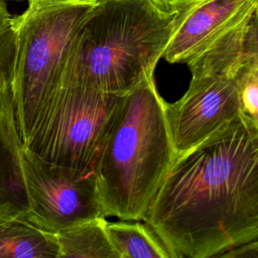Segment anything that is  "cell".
I'll use <instances>...</instances> for the list:
<instances>
[{"label":"cell","mask_w":258,"mask_h":258,"mask_svg":"<svg viewBox=\"0 0 258 258\" xmlns=\"http://www.w3.org/2000/svg\"><path fill=\"white\" fill-rule=\"evenodd\" d=\"M142 221L172 258H210L258 238V123L244 111L178 155Z\"/></svg>","instance_id":"6da1fadb"},{"label":"cell","mask_w":258,"mask_h":258,"mask_svg":"<svg viewBox=\"0 0 258 258\" xmlns=\"http://www.w3.org/2000/svg\"><path fill=\"white\" fill-rule=\"evenodd\" d=\"M14 55L13 15L10 14L5 0H0V85L11 83Z\"/></svg>","instance_id":"4fadbf2b"},{"label":"cell","mask_w":258,"mask_h":258,"mask_svg":"<svg viewBox=\"0 0 258 258\" xmlns=\"http://www.w3.org/2000/svg\"><path fill=\"white\" fill-rule=\"evenodd\" d=\"M106 218L85 220L54 233L58 258H119L106 230Z\"/></svg>","instance_id":"8fae6325"},{"label":"cell","mask_w":258,"mask_h":258,"mask_svg":"<svg viewBox=\"0 0 258 258\" xmlns=\"http://www.w3.org/2000/svg\"><path fill=\"white\" fill-rule=\"evenodd\" d=\"M256 6L252 0H207L191 7L162 58L170 63H186L242 22Z\"/></svg>","instance_id":"ba28073f"},{"label":"cell","mask_w":258,"mask_h":258,"mask_svg":"<svg viewBox=\"0 0 258 258\" xmlns=\"http://www.w3.org/2000/svg\"><path fill=\"white\" fill-rule=\"evenodd\" d=\"M102 0H28L13 16L15 55L10 83L23 143L57 83L71 44Z\"/></svg>","instance_id":"277c9868"},{"label":"cell","mask_w":258,"mask_h":258,"mask_svg":"<svg viewBox=\"0 0 258 258\" xmlns=\"http://www.w3.org/2000/svg\"><path fill=\"white\" fill-rule=\"evenodd\" d=\"M252 1H253V2H255V3L258 5V0H252Z\"/></svg>","instance_id":"2e32d148"},{"label":"cell","mask_w":258,"mask_h":258,"mask_svg":"<svg viewBox=\"0 0 258 258\" xmlns=\"http://www.w3.org/2000/svg\"><path fill=\"white\" fill-rule=\"evenodd\" d=\"M252 119H253V118H252ZM254 120H255V121H256V122H257V123H258V118H255V119H254Z\"/></svg>","instance_id":"e0dca14e"},{"label":"cell","mask_w":258,"mask_h":258,"mask_svg":"<svg viewBox=\"0 0 258 258\" xmlns=\"http://www.w3.org/2000/svg\"><path fill=\"white\" fill-rule=\"evenodd\" d=\"M175 158L152 75L124 96L93 168L107 217L141 221Z\"/></svg>","instance_id":"3957f363"},{"label":"cell","mask_w":258,"mask_h":258,"mask_svg":"<svg viewBox=\"0 0 258 258\" xmlns=\"http://www.w3.org/2000/svg\"><path fill=\"white\" fill-rule=\"evenodd\" d=\"M22 143L10 85L2 84L0 85V201H12L26 208L19 164V149Z\"/></svg>","instance_id":"30bf717a"},{"label":"cell","mask_w":258,"mask_h":258,"mask_svg":"<svg viewBox=\"0 0 258 258\" xmlns=\"http://www.w3.org/2000/svg\"><path fill=\"white\" fill-rule=\"evenodd\" d=\"M249 16L186 62L191 74L187 90L175 102H165L176 157L243 112L239 75L245 56Z\"/></svg>","instance_id":"5b68a950"},{"label":"cell","mask_w":258,"mask_h":258,"mask_svg":"<svg viewBox=\"0 0 258 258\" xmlns=\"http://www.w3.org/2000/svg\"><path fill=\"white\" fill-rule=\"evenodd\" d=\"M0 258H58L55 235L34 224L23 206L2 200Z\"/></svg>","instance_id":"9c48e42d"},{"label":"cell","mask_w":258,"mask_h":258,"mask_svg":"<svg viewBox=\"0 0 258 258\" xmlns=\"http://www.w3.org/2000/svg\"><path fill=\"white\" fill-rule=\"evenodd\" d=\"M157 6L163 10L177 12L183 9L200 5L207 0H152Z\"/></svg>","instance_id":"5bb4252c"},{"label":"cell","mask_w":258,"mask_h":258,"mask_svg":"<svg viewBox=\"0 0 258 258\" xmlns=\"http://www.w3.org/2000/svg\"><path fill=\"white\" fill-rule=\"evenodd\" d=\"M19 164L27 213L41 229L55 233L85 220L107 217L93 170L46 162L23 143Z\"/></svg>","instance_id":"52a82bcc"},{"label":"cell","mask_w":258,"mask_h":258,"mask_svg":"<svg viewBox=\"0 0 258 258\" xmlns=\"http://www.w3.org/2000/svg\"><path fill=\"white\" fill-rule=\"evenodd\" d=\"M106 230L119 258H172L154 231L139 220L107 221Z\"/></svg>","instance_id":"7c38bea8"},{"label":"cell","mask_w":258,"mask_h":258,"mask_svg":"<svg viewBox=\"0 0 258 258\" xmlns=\"http://www.w3.org/2000/svg\"><path fill=\"white\" fill-rule=\"evenodd\" d=\"M190 8L170 12L152 0H102L75 36L59 79L126 95L154 74Z\"/></svg>","instance_id":"7a4b0ae2"},{"label":"cell","mask_w":258,"mask_h":258,"mask_svg":"<svg viewBox=\"0 0 258 258\" xmlns=\"http://www.w3.org/2000/svg\"><path fill=\"white\" fill-rule=\"evenodd\" d=\"M221 257H258V238L222 254Z\"/></svg>","instance_id":"9a60e30c"},{"label":"cell","mask_w":258,"mask_h":258,"mask_svg":"<svg viewBox=\"0 0 258 258\" xmlns=\"http://www.w3.org/2000/svg\"><path fill=\"white\" fill-rule=\"evenodd\" d=\"M124 96L58 79L23 144L46 162L92 171Z\"/></svg>","instance_id":"8992f818"},{"label":"cell","mask_w":258,"mask_h":258,"mask_svg":"<svg viewBox=\"0 0 258 258\" xmlns=\"http://www.w3.org/2000/svg\"><path fill=\"white\" fill-rule=\"evenodd\" d=\"M11 1H21V0H11Z\"/></svg>","instance_id":"ac0fdd59"}]
</instances>
